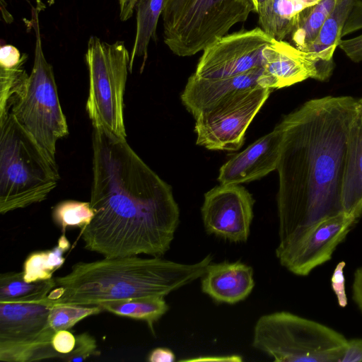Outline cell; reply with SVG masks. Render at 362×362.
<instances>
[{"label":"cell","mask_w":362,"mask_h":362,"mask_svg":"<svg viewBox=\"0 0 362 362\" xmlns=\"http://www.w3.org/2000/svg\"><path fill=\"white\" fill-rule=\"evenodd\" d=\"M175 355L173 351L167 348H156L152 350L148 356L149 362H173Z\"/></svg>","instance_id":"36"},{"label":"cell","mask_w":362,"mask_h":362,"mask_svg":"<svg viewBox=\"0 0 362 362\" xmlns=\"http://www.w3.org/2000/svg\"><path fill=\"white\" fill-rule=\"evenodd\" d=\"M352 292L354 301L362 312V267L354 273Z\"/></svg>","instance_id":"37"},{"label":"cell","mask_w":362,"mask_h":362,"mask_svg":"<svg viewBox=\"0 0 362 362\" xmlns=\"http://www.w3.org/2000/svg\"><path fill=\"white\" fill-rule=\"evenodd\" d=\"M346 263L344 261L339 262L332 274L331 278V286L334 294L337 296L338 304L341 308L347 305V297L345 290V278L344 276V268Z\"/></svg>","instance_id":"31"},{"label":"cell","mask_w":362,"mask_h":362,"mask_svg":"<svg viewBox=\"0 0 362 362\" xmlns=\"http://www.w3.org/2000/svg\"><path fill=\"white\" fill-rule=\"evenodd\" d=\"M275 40L261 28L226 34L203 50L194 74L218 78L261 68L266 49Z\"/></svg>","instance_id":"11"},{"label":"cell","mask_w":362,"mask_h":362,"mask_svg":"<svg viewBox=\"0 0 362 362\" xmlns=\"http://www.w3.org/2000/svg\"><path fill=\"white\" fill-rule=\"evenodd\" d=\"M35 33V58L23 95L10 110L15 119L35 142L51 164L57 168L56 145L69 134L52 65L42 50L38 12L32 8Z\"/></svg>","instance_id":"7"},{"label":"cell","mask_w":362,"mask_h":362,"mask_svg":"<svg viewBox=\"0 0 362 362\" xmlns=\"http://www.w3.org/2000/svg\"><path fill=\"white\" fill-rule=\"evenodd\" d=\"M93 127L90 204L94 216L81 229L85 248L104 257L163 256L180 221L171 187L125 138Z\"/></svg>","instance_id":"1"},{"label":"cell","mask_w":362,"mask_h":362,"mask_svg":"<svg viewBox=\"0 0 362 362\" xmlns=\"http://www.w3.org/2000/svg\"><path fill=\"white\" fill-rule=\"evenodd\" d=\"M85 59L89 78L86 109L92 124L126 139L124 95L130 54L124 42L107 43L92 36Z\"/></svg>","instance_id":"8"},{"label":"cell","mask_w":362,"mask_h":362,"mask_svg":"<svg viewBox=\"0 0 362 362\" xmlns=\"http://www.w3.org/2000/svg\"><path fill=\"white\" fill-rule=\"evenodd\" d=\"M341 211L279 241L276 256L281 266L298 276H307L331 259L337 247L360 218Z\"/></svg>","instance_id":"10"},{"label":"cell","mask_w":362,"mask_h":362,"mask_svg":"<svg viewBox=\"0 0 362 362\" xmlns=\"http://www.w3.org/2000/svg\"><path fill=\"white\" fill-rule=\"evenodd\" d=\"M213 257L182 264L161 257H104L80 262L70 272L55 279L56 286L45 300L52 306H95L105 301L142 297H165L206 273Z\"/></svg>","instance_id":"3"},{"label":"cell","mask_w":362,"mask_h":362,"mask_svg":"<svg viewBox=\"0 0 362 362\" xmlns=\"http://www.w3.org/2000/svg\"><path fill=\"white\" fill-rule=\"evenodd\" d=\"M339 362H362V339L347 340L344 354Z\"/></svg>","instance_id":"35"},{"label":"cell","mask_w":362,"mask_h":362,"mask_svg":"<svg viewBox=\"0 0 362 362\" xmlns=\"http://www.w3.org/2000/svg\"><path fill=\"white\" fill-rule=\"evenodd\" d=\"M56 286L54 278L28 282L22 272H8L0 275V302L37 300L47 296Z\"/></svg>","instance_id":"24"},{"label":"cell","mask_w":362,"mask_h":362,"mask_svg":"<svg viewBox=\"0 0 362 362\" xmlns=\"http://www.w3.org/2000/svg\"><path fill=\"white\" fill-rule=\"evenodd\" d=\"M309 6L317 4L320 0H301Z\"/></svg>","instance_id":"40"},{"label":"cell","mask_w":362,"mask_h":362,"mask_svg":"<svg viewBox=\"0 0 362 362\" xmlns=\"http://www.w3.org/2000/svg\"><path fill=\"white\" fill-rule=\"evenodd\" d=\"M255 200L243 186L221 184L204 194L201 208L205 230L230 242H246L250 233Z\"/></svg>","instance_id":"12"},{"label":"cell","mask_w":362,"mask_h":362,"mask_svg":"<svg viewBox=\"0 0 362 362\" xmlns=\"http://www.w3.org/2000/svg\"><path fill=\"white\" fill-rule=\"evenodd\" d=\"M358 111L362 115V98L357 100Z\"/></svg>","instance_id":"41"},{"label":"cell","mask_w":362,"mask_h":362,"mask_svg":"<svg viewBox=\"0 0 362 362\" xmlns=\"http://www.w3.org/2000/svg\"><path fill=\"white\" fill-rule=\"evenodd\" d=\"M343 211L362 215V115L351 126L341 189Z\"/></svg>","instance_id":"18"},{"label":"cell","mask_w":362,"mask_h":362,"mask_svg":"<svg viewBox=\"0 0 362 362\" xmlns=\"http://www.w3.org/2000/svg\"><path fill=\"white\" fill-rule=\"evenodd\" d=\"M338 47L352 62H362V33L349 39H341Z\"/></svg>","instance_id":"32"},{"label":"cell","mask_w":362,"mask_h":362,"mask_svg":"<svg viewBox=\"0 0 362 362\" xmlns=\"http://www.w3.org/2000/svg\"><path fill=\"white\" fill-rule=\"evenodd\" d=\"M76 338L74 349L64 357V361H83L100 354L98 350L96 339L90 334L83 332L76 335Z\"/></svg>","instance_id":"29"},{"label":"cell","mask_w":362,"mask_h":362,"mask_svg":"<svg viewBox=\"0 0 362 362\" xmlns=\"http://www.w3.org/2000/svg\"><path fill=\"white\" fill-rule=\"evenodd\" d=\"M57 168L9 112L0 120V213L47 199L57 186Z\"/></svg>","instance_id":"4"},{"label":"cell","mask_w":362,"mask_h":362,"mask_svg":"<svg viewBox=\"0 0 362 362\" xmlns=\"http://www.w3.org/2000/svg\"><path fill=\"white\" fill-rule=\"evenodd\" d=\"M164 0H139L136 6V28L134 45L130 54L129 71L136 58H141L143 69L148 57V47L154 39L157 24L162 15Z\"/></svg>","instance_id":"21"},{"label":"cell","mask_w":362,"mask_h":362,"mask_svg":"<svg viewBox=\"0 0 362 362\" xmlns=\"http://www.w3.org/2000/svg\"><path fill=\"white\" fill-rule=\"evenodd\" d=\"M98 305L115 315L144 321L153 332V324L169 309L164 297L158 296L105 301Z\"/></svg>","instance_id":"22"},{"label":"cell","mask_w":362,"mask_h":362,"mask_svg":"<svg viewBox=\"0 0 362 362\" xmlns=\"http://www.w3.org/2000/svg\"><path fill=\"white\" fill-rule=\"evenodd\" d=\"M309 6L301 0H269L257 13L260 28L277 40L291 35L300 13Z\"/></svg>","instance_id":"20"},{"label":"cell","mask_w":362,"mask_h":362,"mask_svg":"<svg viewBox=\"0 0 362 362\" xmlns=\"http://www.w3.org/2000/svg\"><path fill=\"white\" fill-rule=\"evenodd\" d=\"M269 0H255L256 6V13L262 8Z\"/></svg>","instance_id":"39"},{"label":"cell","mask_w":362,"mask_h":362,"mask_svg":"<svg viewBox=\"0 0 362 362\" xmlns=\"http://www.w3.org/2000/svg\"><path fill=\"white\" fill-rule=\"evenodd\" d=\"M70 247V242L63 233L53 248L30 253L23 265L24 280L32 282L52 278L54 272L63 265L64 255Z\"/></svg>","instance_id":"23"},{"label":"cell","mask_w":362,"mask_h":362,"mask_svg":"<svg viewBox=\"0 0 362 362\" xmlns=\"http://www.w3.org/2000/svg\"><path fill=\"white\" fill-rule=\"evenodd\" d=\"M262 73V67L240 75L218 78H204L194 74L187 80L181 100L196 118L203 111L236 92L260 86Z\"/></svg>","instance_id":"16"},{"label":"cell","mask_w":362,"mask_h":362,"mask_svg":"<svg viewBox=\"0 0 362 362\" xmlns=\"http://www.w3.org/2000/svg\"><path fill=\"white\" fill-rule=\"evenodd\" d=\"M28 55L23 53L21 62L12 67L0 66V120L9 112L11 107L22 95L29 75L24 69Z\"/></svg>","instance_id":"26"},{"label":"cell","mask_w":362,"mask_h":362,"mask_svg":"<svg viewBox=\"0 0 362 362\" xmlns=\"http://www.w3.org/2000/svg\"><path fill=\"white\" fill-rule=\"evenodd\" d=\"M362 30V0H356L344 25L342 37Z\"/></svg>","instance_id":"33"},{"label":"cell","mask_w":362,"mask_h":362,"mask_svg":"<svg viewBox=\"0 0 362 362\" xmlns=\"http://www.w3.org/2000/svg\"><path fill=\"white\" fill-rule=\"evenodd\" d=\"M339 0H320L303 10L291 34L298 49L305 51L315 39L321 26Z\"/></svg>","instance_id":"25"},{"label":"cell","mask_w":362,"mask_h":362,"mask_svg":"<svg viewBox=\"0 0 362 362\" xmlns=\"http://www.w3.org/2000/svg\"><path fill=\"white\" fill-rule=\"evenodd\" d=\"M139 0H119V18L124 21L130 18Z\"/></svg>","instance_id":"38"},{"label":"cell","mask_w":362,"mask_h":362,"mask_svg":"<svg viewBox=\"0 0 362 362\" xmlns=\"http://www.w3.org/2000/svg\"><path fill=\"white\" fill-rule=\"evenodd\" d=\"M253 274L252 268L241 261L211 262L202 277V291L216 303L235 304L252 293Z\"/></svg>","instance_id":"17"},{"label":"cell","mask_w":362,"mask_h":362,"mask_svg":"<svg viewBox=\"0 0 362 362\" xmlns=\"http://www.w3.org/2000/svg\"><path fill=\"white\" fill-rule=\"evenodd\" d=\"M52 216L55 224L64 233L68 228L86 227L93 219L94 211L90 202L65 200L53 208Z\"/></svg>","instance_id":"27"},{"label":"cell","mask_w":362,"mask_h":362,"mask_svg":"<svg viewBox=\"0 0 362 362\" xmlns=\"http://www.w3.org/2000/svg\"><path fill=\"white\" fill-rule=\"evenodd\" d=\"M281 139L282 131L278 124L225 163L219 170L218 182L239 185L260 179L276 170Z\"/></svg>","instance_id":"14"},{"label":"cell","mask_w":362,"mask_h":362,"mask_svg":"<svg viewBox=\"0 0 362 362\" xmlns=\"http://www.w3.org/2000/svg\"><path fill=\"white\" fill-rule=\"evenodd\" d=\"M332 72L315 53L275 40L266 49L259 85L273 89L288 87L310 78L325 81Z\"/></svg>","instance_id":"13"},{"label":"cell","mask_w":362,"mask_h":362,"mask_svg":"<svg viewBox=\"0 0 362 362\" xmlns=\"http://www.w3.org/2000/svg\"><path fill=\"white\" fill-rule=\"evenodd\" d=\"M23 53L12 45H4L0 49V66L12 67L18 64L22 60Z\"/></svg>","instance_id":"34"},{"label":"cell","mask_w":362,"mask_h":362,"mask_svg":"<svg viewBox=\"0 0 362 362\" xmlns=\"http://www.w3.org/2000/svg\"><path fill=\"white\" fill-rule=\"evenodd\" d=\"M76 341V336L69 329H62L55 332L51 344L59 358L64 359L74 349Z\"/></svg>","instance_id":"30"},{"label":"cell","mask_w":362,"mask_h":362,"mask_svg":"<svg viewBox=\"0 0 362 362\" xmlns=\"http://www.w3.org/2000/svg\"><path fill=\"white\" fill-rule=\"evenodd\" d=\"M347 339L339 332L286 311L261 316L252 346L278 362H339Z\"/></svg>","instance_id":"6"},{"label":"cell","mask_w":362,"mask_h":362,"mask_svg":"<svg viewBox=\"0 0 362 362\" xmlns=\"http://www.w3.org/2000/svg\"><path fill=\"white\" fill-rule=\"evenodd\" d=\"M271 91L261 86L240 90L201 112L194 118L196 144L209 150H238Z\"/></svg>","instance_id":"9"},{"label":"cell","mask_w":362,"mask_h":362,"mask_svg":"<svg viewBox=\"0 0 362 362\" xmlns=\"http://www.w3.org/2000/svg\"><path fill=\"white\" fill-rule=\"evenodd\" d=\"M256 12L255 0H164V42L179 57H190L226 35Z\"/></svg>","instance_id":"5"},{"label":"cell","mask_w":362,"mask_h":362,"mask_svg":"<svg viewBox=\"0 0 362 362\" xmlns=\"http://www.w3.org/2000/svg\"><path fill=\"white\" fill-rule=\"evenodd\" d=\"M358 112L355 98L329 95L308 100L279 124V241L343 211L347 141Z\"/></svg>","instance_id":"2"},{"label":"cell","mask_w":362,"mask_h":362,"mask_svg":"<svg viewBox=\"0 0 362 362\" xmlns=\"http://www.w3.org/2000/svg\"><path fill=\"white\" fill-rule=\"evenodd\" d=\"M45 298L0 302V351L30 344L46 329L52 306Z\"/></svg>","instance_id":"15"},{"label":"cell","mask_w":362,"mask_h":362,"mask_svg":"<svg viewBox=\"0 0 362 362\" xmlns=\"http://www.w3.org/2000/svg\"><path fill=\"white\" fill-rule=\"evenodd\" d=\"M356 0H339L321 26L305 52L315 53L328 68L334 70V54L342 38L346 21Z\"/></svg>","instance_id":"19"},{"label":"cell","mask_w":362,"mask_h":362,"mask_svg":"<svg viewBox=\"0 0 362 362\" xmlns=\"http://www.w3.org/2000/svg\"><path fill=\"white\" fill-rule=\"evenodd\" d=\"M101 311L103 310L99 305H53L49 315L48 326L55 332L62 329H70L81 320Z\"/></svg>","instance_id":"28"}]
</instances>
